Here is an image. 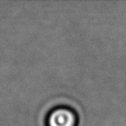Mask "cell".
I'll use <instances>...</instances> for the list:
<instances>
[{
  "label": "cell",
  "instance_id": "obj_1",
  "mask_svg": "<svg viewBox=\"0 0 126 126\" xmlns=\"http://www.w3.org/2000/svg\"><path fill=\"white\" fill-rule=\"evenodd\" d=\"M79 116L76 109L68 105L51 108L44 118L45 126H78Z\"/></svg>",
  "mask_w": 126,
  "mask_h": 126
}]
</instances>
